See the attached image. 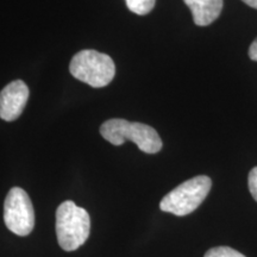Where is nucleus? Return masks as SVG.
<instances>
[{
    "label": "nucleus",
    "mask_w": 257,
    "mask_h": 257,
    "mask_svg": "<svg viewBox=\"0 0 257 257\" xmlns=\"http://www.w3.org/2000/svg\"><path fill=\"white\" fill-rule=\"evenodd\" d=\"M212 181L206 175H199L182 182L169 192L160 202L163 212L184 217L194 212L211 191Z\"/></svg>",
    "instance_id": "20e7f679"
},
{
    "label": "nucleus",
    "mask_w": 257,
    "mask_h": 257,
    "mask_svg": "<svg viewBox=\"0 0 257 257\" xmlns=\"http://www.w3.org/2000/svg\"><path fill=\"white\" fill-rule=\"evenodd\" d=\"M248 184H249V189H250V193H251L252 198L257 201V167L252 168L251 172H250Z\"/></svg>",
    "instance_id": "9d476101"
},
{
    "label": "nucleus",
    "mask_w": 257,
    "mask_h": 257,
    "mask_svg": "<svg viewBox=\"0 0 257 257\" xmlns=\"http://www.w3.org/2000/svg\"><path fill=\"white\" fill-rule=\"evenodd\" d=\"M244 4H246L250 8L257 10V0H242Z\"/></svg>",
    "instance_id": "f8f14e48"
},
{
    "label": "nucleus",
    "mask_w": 257,
    "mask_h": 257,
    "mask_svg": "<svg viewBox=\"0 0 257 257\" xmlns=\"http://www.w3.org/2000/svg\"><path fill=\"white\" fill-rule=\"evenodd\" d=\"M191 10L193 21L198 27H207L219 17L223 0H184Z\"/></svg>",
    "instance_id": "0eeeda50"
},
{
    "label": "nucleus",
    "mask_w": 257,
    "mask_h": 257,
    "mask_svg": "<svg viewBox=\"0 0 257 257\" xmlns=\"http://www.w3.org/2000/svg\"><path fill=\"white\" fill-rule=\"evenodd\" d=\"M4 221L18 236H28L35 226V211L28 193L19 187L9 192L4 202Z\"/></svg>",
    "instance_id": "39448f33"
},
{
    "label": "nucleus",
    "mask_w": 257,
    "mask_h": 257,
    "mask_svg": "<svg viewBox=\"0 0 257 257\" xmlns=\"http://www.w3.org/2000/svg\"><path fill=\"white\" fill-rule=\"evenodd\" d=\"M100 134L104 140L113 146H121L126 141H130L147 154L159 153L163 146L160 135L154 127L118 118L106 120L100 126Z\"/></svg>",
    "instance_id": "f257e3e1"
},
{
    "label": "nucleus",
    "mask_w": 257,
    "mask_h": 257,
    "mask_svg": "<svg viewBox=\"0 0 257 257\" xmlns=\"http://www.w3.org/2000/svg\"><path fill=\"white\" fill-rule=\"evenodd\" d=\"M205 257H245L242 253L229 246H216L205 253Z\"/></svg>",
    "instance_id": "1a4fd4ad"
},
{
    "label": "nucleus",
    "mask_w": 257,
    "mask_h": 257,
    "mask_svg": "<svg viewBox=\"0 0 257 257\" xmlns=\"http://www.w3.org/2000/svg\"><path fill=\"white\" fill-rule=\"evenodd\" d=\"M91 231V218L85 208L75 202L64 201L56 211V236L60 246L74 251L86 242Z\"/></svg>",
    "instance_id": "f03ea898"
},
{
    "label": "nucleus",
    "mask_w": 257,
    "mask_h": 257,
    "mask_svg": "<svg viewBox=\"0 0 257 257\" xmlns=\"http://www.w3.org/2000/svg\"><path fill=\"white\" fill-rule=\"evenodd\" d=\"M69 72L75 79L94 88L105 87L113 80L115 66L113 60L96 50H81L73 56Z\"/></svg>",
    "instance_id": "7ed1b4c3"
},
{
    "label": "nucleus",
    "mask_w": 257,
    "mask_h": 257,
    "mask_svg": "<svg viewBox=\"0 0 257 257\" xmlns=\"http://www.w3.org/2000/svg\"><path fill=\"white\" fill-rule=\"evenodd\" d=\"M127 9L138 16H146L153 11L156 0H125Z\"/></svg>",
    "instance_id": "6e6552de"
},
{
    "label": "nucleus",
    "mask_w": 257,
    "mask_h": 257,
    "mask_svg": "<svg viewBox=\"0 0 257 257\" xmlns=\"http://www.w3.org/2000/svg\"><path fill=\"white\" fill-rule=\"evenodd\" d=\"M249 57L252 61H257V38L252 42L251 46L249 48Z\"/></svg>",
    "instance_id": "9b49d317"
},
{
    "label": "nucleus",
    "mask_w": 257,
    "mask_h": 257,
    "mask_svg": "<svg viewBox=\"0 0 257 257\" xmlns=\"http://www.w3.org/2000/svg\"><path fill=\"white\" fill-rule=\"evenodd\" d=\"M29 99V88L22 80L9 83L0 92V118L6 121L17 119Z\"/></svg>",
    "instance_id": "423d86ee"
}]
</instances>
